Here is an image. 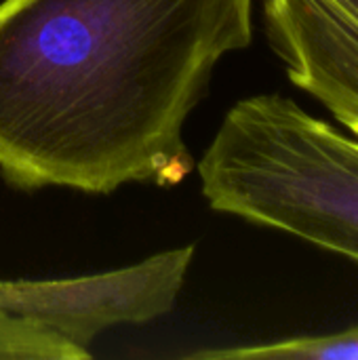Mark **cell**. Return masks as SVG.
I'll return each instance as SVG.
<instances>
[{
  "label": "cell",
  "mask_w": 358,
  "mask_h": 360,
  "mask_svg": "<svg viewBox=\"0 0 358 360\" xmlns=\"http://www.w3.org/2000/svg\"><path fill=\"white\" fill-rule=\"evenodd\" d=\"M194 247L158 253L135 266L59 281H0V312L38 323L80 350L116 327L171 312Z\"/></svg>",
  "instance_id": "cell-3"
},
{
  "label": "cell",
  "mask_w": 358,
  "mask_h": 360,
  "mask_svg": "<svg viewBox=\"0 0 358 360\" xmlns=\"http://www.w3.org/2000/svg\"><path fill=\"white\" fill-rule=\"evenodd\" d=\"M198 175L215 211L358 264V139L293 99L268 93L230 108Z\"/></svg>",
  "instance_id": "cell-2"
},
{
  "label": "cell",
  "mask_w": 358,
  "mask_h": 360,
  "mask_svg": "<svg viewBox=\"0 0 358 360\" xmlns=\"http://www.w3.org/2000/svg\"><path fill=\"white\" fill-rule=\"evenodd\" d=\"M264 27L289 80L358 139V0H264Z\"/></svg>",
  "instance_id": "cell-4"
},
{
  "label": "cell",
  "mask_w": 358,
  "mask_h": 360,
  "mask_svg": "<svg viewBox=\"0 0 358 360\" xmlns=\"http://www.w3.org/2000/svg\"><path fill=\"white\" fill-rule=\"evenodd\" d=\"M251 38L253 0H2V177L89 194L184 181L188 114Z\"/></svg>",
  "instance_id": "cell-1"
},
{
  "label": "cell",
  "mask_w": 358,
  "mask_h": 360,
  "mask_svg": "<svg viewBox=\"0 0 358 360\" xmlns=\"http://www.w3.org/2000/svg\"><path fill=\"white\" fill-rule=\"evenodd\" d=\"M80 350L59 333L11 314L0 312V360H84Z\"/></svg>",
  "instance_id": "cell-6"
},
{
  "label": "cell",
  "mask_w": 358,
  "mask_h": 360,
  "mask_svg": "<svg viewBox=\"0 0 358 360\" xmlns=\"http://www.w3.org/2000/svg\"><path fill=\"white\" fill-rule=\"evenodd\" d=\"M190 359L207 360H358V325L327 335L293 338L274 344L200 350Z\"/></svg>",
  "instance_id": "cell-5"
}]
</instances>
